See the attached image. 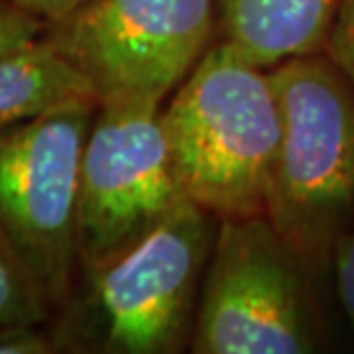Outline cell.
Wrapping results in <instances>:
<instances>
[{"mask_svg":"<svg viewBox=\"0 0 354 354\" xmlns=\"http://www.w3.org/2000/svg\"><path fill=\"white\" fill-rule=\"evenodd\" d=\"M306 272L267 214L218 218L191 329L196 354L317 350Z\"/></svg>","mask_w":354,"mask_h":354,"instance_id":"5","label":"cell"},{"mask_svg":"<svg viewBox=\"0 0 354 354\" xmlns=\"http://www.w3.org/2000/svg\"><path fill=\"white\" fill-rule=\"evenodd\" d=\"M184 201L161 104H99L81 159L79 269L133 244Z\"/></svg>","mask_w":354,"mask_h":354,"instance_id":"7","label":"cell"},{"mask_svg":"<svg viewBox=\"0 0 354 354\" xmlns=\"http://www.w3.org/2000/svg\"><path fill=\"white\" fill-rule=\"evenodd\" d=\"M12 3L48 26L53 21L65 19L67 14L76 12L79 7L90 3V0H12Z\"/></svg>","mask_w":354,"mask_h":354,"instance_id":"15","label":"cell"},{"mask_svg":"<svg viewBox=\"0 0 354 354\" xmlns=\"http://www.w3.org/2000/svg\"><path fill=\"white\" fill-rule=\"evenodd\" d=\"M324 53L354 86V0H341Z\"/></svg>","mask_w":354,"mask_h":354,"instance_id":"13","label":"cell"},{"mask_svg":"<svg viewBox=\"0 0 354 354\" xmlns=\"http://www.w3.org/2000/svg\"><path fill=\"white\" fill-rule=\"evenodd\" d=\"M44 32V21L24 12L12 0H0V58L39 44Z\"/></svg>","mask_w":354,"mask_h":354,"instance_id":"11","label":"cell"},{"mask_svg":"<svg viewBox=\"0 0 354 354\" xmlns=\"http://www.w3.org/2000/svg\"><path fill=\"white\" fill-rule=\"evenodd\" d=\"M341 0H216L225 41L258 67L322 53Z\"/></svg>","mask_w":354,"mask_h":354,"instance_id":"8","label":"cell"},{"mask_svg":"<svg viewBox=\"0 0 354 354\" xmlns=\"http://www.w3.org/2000/svg\"><path fill=\"white\" fill-rule=\"evenodd\" d=\"M161 124L187 198L216 218L265 214L281 143L272 69L218 39L161 106Z\"/></svg>","mask_w":354,"mask_h":354,"instance_id":"2","label":"cell"},{"mask_svg":"<svg viewBox=\"0 0 354 354\" xmlns=\"http://www.w3.org/2000/svg\"><path fill=\"white\" fill-rule=\"evenodd\" d=\"M281 143L267 218L310 272L334 256L354 212V86L327 53L272 67Z\"/></svg>","mask_w":354,"mask_h":354,"instance_id":"3","label":"cell"},{"mask_svg":"<svg viewBox=\"0 0 354 354\" xmlns=\"http://www.w3.org/2000/svg\"><path fill=\"white\" fill-rule=\"evenodd\" d=\"M0 354H60L48 320L0 324Z\"/></svg>","mask_w":354,"mask_h":354,"instance_id":"12","label":"cell"},{"mask_svg":"<svg viewBox=\"0 0 354 354\" xmlns=\"http://www.w3.org/2000/svg\"><path fill=\"white\" fill-rule=\"evenodd\" d=\"M74 102H97L86 79L46 39L0 58V131Z\"/></svg>","mask_w":354,"mask_h":354,"instance_id":"9","label":"cell"},{"mask_svg":"<svg viewBox=\"0 0 354 354\" xmlns=\"http://www.w3.org/2000/svg\"><path fill=\"white\" fill-rule=\"evenodd\" d=\"M97 106L65 104L0 131V244L51 317L79 276L81 159Z\"/></svg>","mask_w":354,"mask_h":354,"instance_id":"4","label":"cell"},{"mask_svg":"<svg viewBox=\"0 0 354 354\" xmlns=\"http://www.w3.org/2000/svg\"><path fill=\"white\" fill-rule=\"evenodd\" d=\"M216 0H90L44 39L99 104H164L209 48Z\"/></svg>","mask_w":354,"mask_h":354,"instance_id":"6","label":"cell"},{"mask_svg":"<svg viewBox=\"0 0 354 354\" xmlns=\"http://www.w3.org/2000/svg\"><path fill=\"white\" fill-rule=\"evenodd\" d=\"M214 221L187 198L133 244L81 267L51 317L58 352L173 354L189 345Z\"/></svg>","mask_w":354,"mask_h":354,"instance_id":"1","label":"cell"},{"mask_svg":"<svg viewBox=\"0 0 354 354\" xmlns=\"http://www.w3.org/2000/svg\"><path fill=\"white\" fill-rule=\"evenodd\" d=\"M334 269H336V292L341 299L343 313L348 317L354 334V230L343 232L334 249Z\"/></svg>","mask_w":354,"mask_h":354,"instance_id":"14","label":"cell"},{"mask_svg":"<svg viewBox=\"0 0 354 354\" xmlns=\"http://www.w3.org/2000/svg\"><path fill=\"white\" fill-rule=\"evenodd\" d=\"M17 320L51 322V313L0 244V324Z\"/></svg>","mask_w":354,"mask_h":354,"instance_id":"10","label":"cell"}]
</instances>
